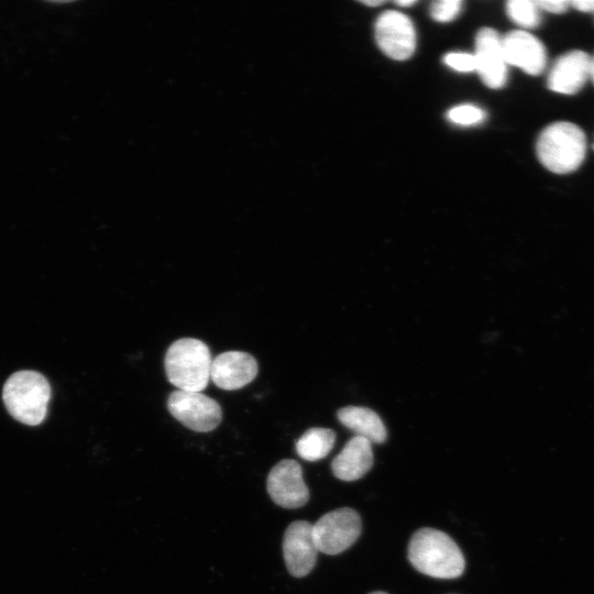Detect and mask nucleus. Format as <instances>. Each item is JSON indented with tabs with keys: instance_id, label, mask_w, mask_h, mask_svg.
Wrapping results in <instances>:
<instances>
[{
	"instance_id": "nucleus-1",
	"label": "nucleus",
	"mask_w": 594,
	"mask_h": 594,
	"mask_svg": "<svg viewBox=\"0 0 594 594\" xmlns=\"http://www.w3.org/2000/svg\"><path fill=\"white\" fill-rule=\"evenodd\" d=\"M408 560L422 574L436 579L459 578L465 568L462 551L446 532L420 528L408 543Z\"/></svg>"
},
{
	"instance_id": "nucleus-2",
	"label": "nucleus",
	"mask_w": 594,
	"mask_h": 594,
	"mask_svg": "<svg viewBox=\"0 0 594 594\" xmlns=\"http://www.w3.org/2000/svg\"><path fill=\"white\" fill-rule=\"evenodd\" d=\"M536 148L540 163L547 169L569 174L584 161L586 138L583 130L572 122H553L539 134Z\"/></svg>"
},
{
	"instance_id": "nucleus-3",
	"label": "nucleus",
	"mask_w": 594,
	"mask_h": 594,
	"mask_svg": "<svg viewBox=\"0 0 594 594\" xmlns=\"http://www.w3.org/2000/svg\"><path fill=\"white\" fill-rule=\"evenodd\" d=\"M211 352L208 345L195 338L173 342L165 354L167 380L177 389L201 392L210 380Z\"/></svg>"
},
{
	"instance_id": "nucleus-4",
	"label": "nucleus",
	"mask_w": 594,
	"mask_h": 594,
	"mask_svg": "<svg viewBox=\"0 0 594 594\" xmlns=\"http://www.w3.org/2000/svg\"><path fill=\"white\" fill-rule=\"evenodd\" d=\"M2 398L7 410L15 420L36 426L46 416L51 386L38 372L19 371L7 380Z\"/></svg>"
},
{
	"instance_id": "nucleus-5",
	"label": "nucleus",
	"mask_w": 594,
	"mask_h": 594,
	"mask_svg": "<svg viewBox=\"0 0 594 594\" xmlns=\"http://www.w3.org/2000/svg\"><path fill=\"white\" fill-rule=\"evenodd\" d=\"M362 522L359 514L349 507L331 510L312 525V536L318 551L339 554L360 537Z\"/></svg>"
},
{
	"instance_id": "nucleus-6",
	"label": "nucleus",
	"mask_w": 594,
	"mask_h": 594,
	"mask_svg": "<svg viewBox=\"0 0 594 594\" xmlns=\"http://www.w3.org/2000/svg\"><path fill=\"white\" fill-rule=\"evenodd\" d=\"M167 408L180 424L197 432L211 431L222 420L220 405L201 392L176 389L168 396Z\"/></svg>"
},
{
	"instance_id": "nucleus-7",
	"label": "nucleus",
	"mask_w": 594,
	"mask_h": 594,
	"mask_svg": "<svg viewBox=\"0 0 594 594\" xmlns=\"http://www.w3.org/2000/svg\"><path fill=\"white\" fill-rule=\"evenodd\" d=\"M375 40L381 51L395 61H406L416 48V31L404 13L388 10L378 15L374 26Z\"/></svg>"
},
{
	"instance_id": "nucleus-8",
	"label": "nucleus",
	"mask_w": 594,
	"mask_h": 594,
	"mask_svg": "<svg viewBox=\"0 0 594 594\" xmlns=\"http://www.w3.org/2000/svg\"><path fill=\"white\" fill-rule=\"evenodd\" d=\"M266 488L272 501L286 509L302 507L309 499L301 466L293 459H284L272 468Z\"/></svg>"
},
{
	"instance_id": "nucleus-9",
	"label": "nucleus",
	"mask_w": 594,
	"mask_h": 594,
	"mask_svg": "<svg viewBox=\"0 0 594 594\" xmlns=\"http://www.w3.org/2000/svg\"><path fill=\"white\" fill-rule=\"evenodd\" d=\"M283 553L286 568L293 576L302 578L311 572L318 549L310 522L296 520L287 527L283 538Z\"/></svg>"
},
{
	"instance_id": "nucleus-10",
	"label": "nucleus",
	"mask_w": 594,
	"mask_h": 594,
	"mask_svg": "<svg viewBox=\"0 0 594 594\" xmlns=\"http://www.w3.org/2000/svg\"><path fill=\"white\" fill-rule=\"evenodd\" d=\"M475 64L482 81L493 89L507 81V63L504 57L502 36L491 28L481 29L475 38Z\"/></svg>"
},
{
	"instance_id": "nucleus-11",
	"label": "nucleus",
	"mask_w": 594,
	"mask_h": 594,
	"mask_svg": "<svg viewBox=\"0 0 594 594\" xmlns=\"http://www.w3.org/2000/svg\"><path fill=\"white\" fill-rule=\"evenodd\" d=\"M502 46L507 65L516 66L532 76L544 70L546 47L532 34L524 30L510 31L502 37Z\"/></svg>"
},
{
	"instance_id": "nucleus-12",
	"label": "nucleus",
	"mask_w": 594,
	"mask_h": 594,
	"mask_svg": "<svg viewBox=\"0 0 594 594\" xmlns=\"http://www.w3.org/2000/svg\"><path fill=\"white\" fill-rule=\"evenodd\" d=\"M591 64L590 55L580 50L559 56L548 74V88L562 95L579 92L591 78Z\"/></svg>"
},
{
	"instance_id": "nucleus-13",
	"label": "nucleus",
	"mask_w": 594,
	"mask_h": 594,
	"mask_svg": "<svg viewBox=\"0 0 594 594\" xmlns=\"http://www.w3.org/2000/svg\"><path fill=\"white\" fill-rule=\"evenodd\" d=\"M255 358L243 351H227L212 360L210 378L226 391L240 389L257 375Z\"/></svg>"
},
{
	"instance_id": "nucleus-14",
	"label": "nucleus",
	"mask_w": 594,
	"mask_h": 594,
	"mask_svg": "<svg viewBox=\"0 0 594 594\" xmlns=\"http://www.w3.org/2000/svg\"><path fill=\"white\" fill-rule=\"evenodd\" d=\"M373 465L372 443L362 437L351 438L332 460L331 470L336 477L351 482L364 476Z\"/></svg>"
},
{
	"instance_id": "nucleus-15",
	"label": "nucleus",
	"mask_w": 594,
	"mask_h": 594,
	"mask_svg": "<svg viewBox=\"0 0 594 594\" xmlns=\"http://www.w3.org/2000/svg\"><path fill=\"white\" fill-rule=\"evenodd\" d=\"M337 416L343 426L371 443H383L386 440V428L382 419L370 408L348 406L339 409Z\"/></svg>"
},
{
	"instance_id": "nucleus-16",
	"label": "nucleus",
	"mask_w": 594,
	"mask_h": 594,
	"mask_svg": "<svg viewBox=\"0 0 594 594\" xmlns=\"http://www.w3.org/2000/svg\"><path fill=\"white\" fill-rule=\"evenodd\" d=\"M336 435L331 429L310 428L297 441L298 455L307 461L323 459L333 448Z\"/></svg>"
},
{
	"instance_id": "nucleus-17",
	"label": "nucleus",
	"mask_w": 594,
	"mask_h": 594,
	"mask_svg": "<svg viewBox=\"0 0 594 594\" xmlns=\"http://www.w3.org/2000/svg\"><path fill=\"white\" fill-rule=\"evenodd\" d=\"M506 11L509 19L521 28L531 29L540 23V13L536 1L510 0L506 3Z\"/></svg>"
},
{
	"instance_id": "nucleus-18",
	"label": "nucleus",
	"mask_w": 594,
	"mask_h": 594,
	"mask_svg": "<svg viewBox=\"0 0 594 594\" xmlns=\"http://www.w3.org/2000/svg\"><path fill=\"white\" fill-rule=\"evenodd\" d=\"M448 119L459 125H474L485 119V112L473 105H460L448 111Z\"/></svg>"
},
{
	"instance_id": "nucleus-19",
	"label": "nucleus",
	"mask_w": 594,
	"mask_h": 594,
	"mask_svg": "<svg viewBox=\"0 0 594 594\" xmlns=\"http://www.w3.org/2000/svg\"><path fill=\"white\" fill-rule=\"evenodd\" d=\"M462 9L460 0H439L430 7V14L438 22H449L455 19Z\"/></svg>"
},
{
	"instance_id": "nucleus-20",
	"label": "nucleus",
	"mask_w": 594,
	"mask_h": 594,
	"mask_svg": "<svg viewBox=\"0 0 594 594\" xmlns=\"http://www.w3.org/2000/svg\"><path fill=\"white\" fill-rule=\"evenodd\" d=\"M443 63L460 73H472L476 70L474 54L465 52H451L444 55Z\"/></svg>"
},
{
	"instance_id": "nucleus-21",
	"label": "nucleus",
	"mask_w": 594,
	"mask_h": 594,
	"mask_svg": "<svg viewBox=\"0 0 594 594\" xmlns=\"http://www.w3.org/2000/svg\"><path fill=\"white\" fill-rule=\"evenodd\" d=\"M537 7L539 10H544L550 13L561 14L568 11L571 7L569 0H537Z\"/></svg>"
},
{
	"instance_id": "nucleus-22",
	"label": "nucleus",
	"mask_w": 594,
	"mask_h": 594,
	"mask_svg": "<svg viewBox=\"0 0 594 594\" xmlns=\"http://www.w3.org/2000/svg\"><path fill=\"white\" fill-rule=\"evenodd\" d=\"M571 7L581 12H594V0H573Z\"/></svg>"
},
{
	"instance_id": "nucleus-23",
	"label": "nucleus",
	"mask_w": 594,
	"mask_h": 594,
	"mask_svg": "<svg viewBox=\"0 0 594 594\" xmlns=\"http://www.w3.org/2000/svg\"><path fill=\"white\" fill-rule=\"evenodd\" d=\"M395 3L399 7H410V6H414L416 1L415 0H398Z\"/></svg>"
},
{
	"instance_id": "nucleus-24",
	"label": "nucleus",
	"mask_w": 594,
	"mask_h": 594,
	"mask_svg": "<svg viewBox=\"0 0 594 594\" xmlns=\"http://www.w3.org/2000/svg\"><path fill=\"white\" fill-rule=\"evenodd\" d=\"M362 3L367 6V7H378V6H382L384 3V1L369 0V1H362Z\"/></svg>"
},
{
	"instance_id": "nucleus-25",
	"label": "nucleus",
	"mask_w": 594,
	"mask_h": 594,
	"mask_svg": "<svg viewBox=\"0 0 594 594\" xmlns=\"http://www.w3.org/2000/svg\"><path fill=\"white\" fill-rule=\"evenodd\" d=\"M591 79L594 82V57L592 58V64H591Z\"/></svg>"
},
{
	"instance_id": "nucleus-26",
	"label": "nucleus",
	"mask_w": 594,
	"mask_h": 594,
	"mask_svg": "<svg viewBox=\"0 0 594 594\" xmlns=\"http://www.w3.org/2000/svg\"><path fill=\"white\" fill-rule=\"evenodd\" d=\"M370 594H388V593L382 592V591H376V592H372V593H370Z\"/></svg>"
}]
</instances>
